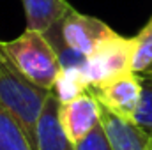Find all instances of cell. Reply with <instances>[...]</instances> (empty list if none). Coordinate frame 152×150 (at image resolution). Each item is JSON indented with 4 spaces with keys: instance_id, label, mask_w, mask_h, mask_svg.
<instances>
[{
    "instance_id": "5b68a950",
    "label": "cell",
    "mask_w": 152,
    "mask_h": 150,
    "mask_svg": "<svg viewBox=\"0 0 152 150\" xmlns=\"http://www.w3.org/2000/svg\"><path fill=\"white\" fill-rule=\"evenodd\" d=\"M55 28L60 42L67 50L85 58L90 57L97 46L115 32L104 21L88 14H81L76 9H71Z\"/></svg>"
},
{
    "instance_id": "30bf717a",
    "label": "cell",
    "mask_w": 152,
    "mask_h": 150,
    "mask_svg": "<svg viewBox=\"0 0 152 150\" xmlns=\"http://www.w3.org/2000/svg\"><path fill=\"white\" fill-rule=\"evenodd\" d=\"M0 150H34L20 122L0 106Z\"/></svg>"
},
{
    "instance_id": "7a4b0ae2",
    "label": "cell",
    "mask_w": 152,
    "mask_h": 150,
    "mask_svg": "<svg viewBox=\"0 0 152 150\" xmlns=\"http://www.w3.org/2000/svg\"><path fill=\"white\" fill-rule=\"evenodd\" d=\"M53 90L41 88L28 81L0 50V106L11 113L36 150V127Z\"/></svg>"
},
{
    "instance_id": "5bb4252c",
    "label": "cell",
    "mask_w": 152,
    "mask_h": 150,
    "mask_svg": "<svg viewBox=\"0 0 152 150\" xmlns=\"http://www.w3.org/2000/svg\"><path fill=\"white\" fill-rule=\"evenodd\" d=\"M151 136H152V134H151Z\"/></svg>"
},
{
    "instance_id": "ba28073f",
    "label": "cell",
    "mask_w": 152,
    "mask_h": 150,
    "mask_svg": "<svg viewBox=\"0 0 152 150\" xmlns=\"http://www.w3.org/2000/svg\"><path fill=\"white\" fill-rule=\"evenodd\" d=\"M36 150H76V145L66 136L58 122V99H48L36 127Z\"/></svg>"
},
{
    "instance_id": "8fae6325",
    "label": "cell",
    "mask_w": 152,
    "mask_h": 150,
    "mask_svg": "<svg viewBox=\"0 0 152 150\" xmlns=\"http://www.w3.org/2000/svg\"><path fill=\"white\" fill-rule=\"evenodd\" d=\"M133 42H134V51H133L131 71L142 74L152 67V16L147 21V25L138 32V36L133 37Z\"/></svg>"
},
{
    "instance_id": "7c38bea8",
    "label": "cell",
    "mask_w": 152,
    "mask_h": 150,
    "mask_svg": "<svg viewBox=\"0 0 152 150\" xmlns=\"http://www.w3.org/2000/svg\"><path fill=\"white\" fill-rule=\"evenodd\" d=\"M140 79H142V94L133 122L152 134V69L142 73Z\"/></svg>"
},
{
    "instance_id": "3957f363",
    "label": "cell",
    "mask_w": 152,
    "mask_h": 150,
    "mask_svg": "<svg viewBox=\"0 0 152 150\" xmlns=\"http://www.w3.org/2000/svg\"><path fill=\"white\" fill-rule=\"evenodd\" d=\"M134 42L133 37H122L117 32L104 39L97 50L87 57L83 66V78L87 85L108 79L112 76L129 73L133 64Z\"/></svg>"
},
{
    "instance_id": "52a82bcc",
    "label": "cell",
    "mask_w": 152,
    "mask_h": 150,
    "mask_svg": "<svg viewBox=\"0 0 152 150\" xmlns=\"http://www.w3.org/2000/svg\"><path fill=\"white\" fill-rule=\"evenodd\" d=\"M101 124L113 150H152V136L133 120L120 118L103 108Z\"/></svg>"
},
{
    "instance_id": "277c9868",
    "label": "cell",
    "mask_w": 152,
    "mask_h": 150,
    "mask_svg": "<svg viewBox=\"0 0 152 150\" xmlns=\"http://www.w3.org/2000/svg\"><path fill=\"white\" fill-rule=\"evenodd\" d=\"M88 92L99 101V104L106 111L126 120H133L140 103L142 79L140 74L129 71L92 83L88 87Z\"/></svg>"
},
{
    "instance_id": "4fadbf2b",
    "label": "cell",
    "mask_w": 152,
    "mask_h": 150,
    "mask_svg": "<svg viewBox=\"0 0 152 150\" xmlns=\"http://www.w3.org/2000/svg\"><path fill=\"white\" fill-rule=\"evenodd\" d=\"M76 150H113L103 124L96 125L81 141L76 143Z\"/></svg>"
},
{
    "instance_id": "6da1fadb",
    "label": "cell",
    "mask_w": 152,
    "mask_h": 150,
    "mask_svg": "<svg viewBox=\"0 0 152 150\" xmlns=\"http://www.w3.org/2000/svg\"><path fill=\"white\" fill-rule=\"evenodd\" d=\"M0 50L28 81L41 88L53 90L64 66L46 34L27 27L16 39L0 41Z\"/></svg>"
},
{
    "instance_id": "9c48e42d",
    "label": "cell",
    "mask_w": 152,
    "mask_h": 150,
    "mask_svg": "<svg viewBox=\"0 0 152 150\" xmlns=\"http://www.w3.org/2000/svg\"><path fill=\"white\" fill-rule=\"evenodd\" d=\"M27 27L46 34L73 9L67 0H21Z\"/></svg>"
},
{
    "instance_id": "8992f818",
    "label": "cell",
    "mask_w": 152,
    "mask_h": 150,
    "mask_svg": "<svg viewBox=\"0 0 152 150\" xmlns=\"http://www.w3.org/2000/svg\"><path fill=\"white\" fill-rule=\"evenodd\" d=\"M101 115L103 106L88 90L66 103H58L60 127L75 145L81 141L88 133H92L96 125L101 124Z\"/></svg>"
}]
</instances>
